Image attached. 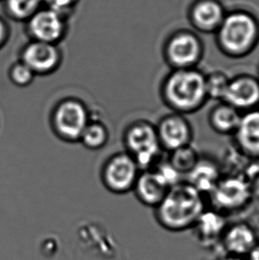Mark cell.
Wrapping results in <instances>:
<instances>
[{
  "mask_svg": "<svg viewBox=\"0 0 259 260\" xmlns=\"http://www.w3.org/2000/svg\"><path fill=\"white\" fill-rule=\"evenodd\" d=\"M240 112L259 108V79L250 74H239L230 78L224 101Z\"/></svg>",
  "mask_w": 259,
  "mask_h": 260,
  "instance_id": "obj_12",
  "label": "cell"
},
{
  "mask_svg": "<svg viewBox=\"0 0 259 260\" xmlns=\"http://www.w3.org/2000/svg\"><path fill=\"white\" fill-rule=\"evenodd\" d=\"M50 5V8L56 11L59 14H61L62 11L70 9V7H74V5L77 3V0H47Z\"/></svg>",
  "mask_w": 259,
  "mask_h": 260,
  "instance_id": "obj_25",
  "label": "cell"
},
{
  "mask_svg": "<svg viewBox=\"0 0 259 260\" xmlns=\"http://www.w3.org/2000/svg\"><path fill=\"white\" fill-rule=\"evenodd\" d=\"M248 260H259V244H256V246L250 250V252L248 254Z\"/></svg>",
  "mask_w": 259,
  "mask_h": 260,
  "instance_id": "obj_27",
  "label": "cell"
},
{
  "mask_svg": "<svg viewBox=\"0 0 259 260\" xmlns=\"http://www.w3.org/2000/svg\"><path fill=\"white\" fill-rule=\"evenodd\" d=\"M202 155L192 144L168 153L167 160L182 178H185L199 162Z\"/></svg>",
  "mask_w": 259,
  "mask_h": 260,
  "instance_id": "obj_20",
  "label": "cell"
},
{
  "mask_svg": "<svg viewBox=\"0 0 259 260\" xmlns=\"http://www.w3.org/2000/svg\"><path fill=\"white\" fill-rule=\"evenodd\" d=\"M224 260H243L241 258V257H236V256H232V257H228Z\"/></svg>",
  "mask_w": 259,
  "mask_h": 260,
  "instance_id": "obj_28",
  "label": "cell"
},
{
  "mask_svg": "<svg viewBox=\"0 0 259 260\" xmlns=\"http://www.w3.org/2000/svg\"><path fill=\"white\" fill-rule=\"evenodd\" d=\"M242 114L225 102H217L209 111L208 123L216 134L233 136L240 123Z\"/></svg>",
  "mask_w": 259,
  "mask_h": 260,
  "instance_id": "obj_15",
  "label": "cell"
},
{
  "mask_svg": "<svg viewBox=\"0 0 259 260\" xmlns=\"http://www.w3.org/2000/svg\"><path fill=\"white\" fill-rule=\"evenodd\" d=\"M204 211L203 193L182 180L172 186L164 200L154 208V217L161 228L181 232L193 228Z\"/></svg>",
  "mask_w": 259,
  "mask_h": 260,
  "instance_id": "obj_2",
  "label": "cell"
},
{
  "mask_svg": "<svg viewBox=\"0 0 259 260\" xmlns=\"http://www.w3.org/2000/svg\"><path fill=\"white\" fill-rule=\"evenodd\" d=\"M35 73L21 60L11 65L8 71V78L17 87H28L35 80Z\"/></svg>",
  "mask_w": 259,
  "mask_h": 260,
  "instance_id": "obj_24",
  "label": "cell"
},
{
  "mask_svg": "<svg viewBox=\"0 0 259 260\" xmlns=\"http://www.w3.org/2000/svg\"><path fill=\"white\" fill-rule=\"evenodd\" d=\"M220 179L219 166L212 159L201 156L195 168L185 177V181L200 193L209 194Z\"/></svg>",
  "mask_w": 259,
  "mask_h": 260,
  "instance_id": "obj_16",
  "label": "cell"
},
{
  "mask_svg": "<svg viewBox=\"0 0 259 260\" xmlns=\"http://www.w3.org/2000/svg\"><path fill=\"white\" fill-rule=\"evenodd\" d=\"M256 21L245 14H232L223 20L217 35V46L230 59H243L252 53L258 41Z\"/></svg>",
  "mask_w": 259,
  "mask_h": 260,
  "instance_id": "obj_3",
  "label": "cell"
},
{
  "mask_svg": "<svg viewBox=\"0 0 259 260\" xmlns=\"http://www.w3.org/2000/svg\"><path fill=\"white\" fill-rule=\"evenodd\" d=\"M193 18L196 27L203 31L218 29L224 20L219 6L211 1L200 4L193 11Z\"/></svg>",
  "mask_w": 259,
  "mask_h": 260,
  "instance_id": "obj_18",
  "label": "cell"
},
{
  "mask_svg": "<svg viewBox=\"0 0 259 260\" xmlns=\"http://www.w3.org/2000/svg\"><path fill=\"white\" fill-rule=\"evenodd\" d=\"M232 137L242 155L259 160V108L242 113L238 127Z\"/></svg>",
  "mask_w": 259,
  "mask_h": 260,
  "instance_id": "obj_13",
  "label": "cell"
},
{
  "mask_svg": "<svg viewBox=\"0 0 259 260\" xmlns=\"http://www.w3.org/2000/svg\"><path fill=\"white\" fill-rule=\"evenodd\" d=\"M223 242L225 249L236 257L248 255L256 245V235L249 225L238 223L225 229Z\"/></svg>",
  "mask_w": 259,
  "mask_h": 260,
  "instance_id": "obj_17",
  "label": "cell"
},
{
  "mask_svg": "<svg viewBox=\"0 0 259 260\" xmlns=\"http://www.w3.org/2000/svg\"><path fill=\"white\" fill-rule=\"evenodd\" d=\"M249 184L240 177H226L219 179L208 196L215 211H237L244 207L250 198Z\"/></svg>",
  "mask_w": 259,
  "mask_h": 260,
  "instance_id": "obj_9",
  "label": "cell"
},
{
  "mask_svg": "<svg viewBox=\"0 0 259 260\" xmlns=\"http://www.w3.org/2000/svg\"><path fill=\"white\" fill-rule=\"evenodd\" d=\"M193 228L205 239H213L225 231V220L219 211H205L200 216Z\"/></svg>",
  "mask_w": 259,
  "mask_h": 260,
  "instance_id": "obj_21",
  "label": "cell"
},
{
  "mask_svg": "<svg viewBox=\"0 0 259 260\" xmlns=\"http://www.w3.org/2000/svg\"><path fill=\"white\" fill-rule=\"evenodd\" d=\"M171 187L154 169L141 171L133 192L140 203L147 207L155 208L164 200Z\"/></svg>",
  "mask_w": 259,
  "mask_h": 260,
  "instance_id": "obj_14",
  "label": "cell"
},
{
  "mask_svg": "<svg viewBox=\"0 0 259 260\" xmlns=\"http://www.w3.org/2000/svg\"><path fill=\"white\" fill-rule=\"evenodd\" d=\"M109 131L101 120L91 118L81 135L79 142L90 150H99L109 142Z\"/></svg>",
  "mask_w": 259,
  "mask_h": 260,
  "instance_id": "obj_19",
  "label": "cell"
},
{
  "mask_svg": "<svg viewBox=\"0 0 259 260\" xmlns=\"http://www.w3.org/2000/svg\"><path fill=\"white\" fill-rule=\"evenodd\" d=\"M42 0H7L8 13L16 20H28L39 10Z\"/></svg>",
  "mask_w": 259,
  "mask_h": 260,
  "instance_id": "obj_23",
  "label": "cell"
},
{
  "mask_svg": "<svg viewBox=\"0 0 259 260\" xmlns=\"http://www.w3.org/2000/svg\"><path fill=\"white\" fill-rule=\"evenodd\" d=\"M123 145L140 171L151 169L161 159L163 149L155 124L147 120L130 123L123 133Z\"/></svg>",
  "mask_w": 259,
  "mask_h": 260,
  "instance_id": "obj_4",
  "label": "cell"
},
{
  "mask_svg": "<svg viewBox=\"0 0 259 260\" xmlns=\"http://www.w3.org/2000/svg\"><path fill=\"white\" fill-rule=\"evenodd\" d=\"M164 60L171 70L198 68L203 59V43L189 32L172 36L165 44Z\"/></svg>",
  "mask_w": 259,
  "mask_h": 260,
  "instance_id": "obj_7",
  "label": "cell"
},
{
  "mask_svg": "<svg viewBox=\"0 0 259 260\" xmlns=\"http://www.w3.org/2000/svg\"><path fill=\"white\" fill-rule=\"evenodd\" d=\"M256 77H257V78H258V79H259V69H258V75H257V76H256Z\"/></svg>",
  "mask_w": 259,
  "mask_h": 260,
  "instance_id": "obj_29",
  "label": "cell"
},
{
  "mask_svg": "<svg viewBox=\"0 0 259 260\" xmlns=\"http://www.w3.org/2000/svg\"><path fill=\"white\" fill-rule=\"evenodd\" d=\"M28 32L33 41L58 45L66 33L63 15L51 8L39 10L28 19Z\"/></svg>",
  "mask_w": 259,
  "mask_h": 260,
  "instance_id": "obj_11",
  "label": "cell"
},
{
  "mask_svg": "<svg viewBox=\"0 0 259 260\" xmlns=\"http://www.w3.org/2000/svg\"><path fill=\"white\" fill-rule=\"evenodd\" d=\"M140 172L135 160L127 152H118L102 166V183L109 192L124 194L133 191Z\"/></svg>",
  "mask_w": 259,
  "mask_h": 260,
  "instance_id": "obj_6",
  "label": "cell"
},
{
  "mask_svg": "<svg viewBox=\"0 0 259 260\" xmlns=\"http://www.w3.org/2000/svg\"><path fill=\"white\" fill-rule=\"evenodd\" d=\"M91 116L84 102L77 98H66L58 102L51 115V126L61 141L79 142Z\"/></svg>",
  "mask_w": 259,
  "mask_h": 260,
  "instance_id": "obj_5",
  "label": "cell"
},
{
  "mask_svg": "<svg viewBox=\"0 0 259 260\" xmlns=\"http://www.w3.org/2000/svg\"><path fill=\"white\" fill-rule=\"evenodd\" d=\"M155 128L163 151L170 153L193 142V125L181 114L171 112L161 116Z\"/></svg>",
  "mask_w": 259,
  "mask_h": 260,
  "instance_id": "obj_8",
  "label": "cell"
},
{
  "mask_svg": "<svg viewBox=\"0 0 259 260\" xmlns=\"http://www.w3.org/2000/svg\"><path fill=\"white\" fill-rule=\"evenodd\" d=\"M159 93L172 112L184 116L198 112L209 102L205 73L198 68L171 70L161 80Z\"/></svg>",
  "mask_w": 259,
  "mask_h": 260,
  "instance_id": "obj_1",
  "label": "cell"
},
{
  "mask_svg": "<svg viewBox=\"0 0 259 260\" xmlns=\"http://www.w3.org/2000/svg\"><path fill=\"white\" fill-rule=\"evenodd\" d=\"M230 78L224 71H214L208 74L205 73V84L209 101L213 100L216 102L224 101Z\"/></svg>",
  "mask_w": 259,
  "mask_h": 260,
  "instance_id": "obj_22",
  "label": "cell"
},
{
  "mask_svg": "<svg viewBox=\"0 0 259 260\" xmlns=\"http://www.w3.org/2000/svg\"><path fill=\"white\" fill-rule=\"evenodd\" d=\"M62 53L58 45L33 41L28 43L20 53V59L36 76H49L62 63Z\"/></svg>",
  "mask_w": 259,
  "mask_h": 260,
  "instance_id": "obj_10",
  "label": "cell"
},
{
  "mask_svg": "<svg viewBox=\"0 0 259 260\" xmlns=\"http://www.w3.org/2000/svg\"><path fill=\"white\" fill-rule=\"evenodd\" d=\"M7 38H8V30H7V26L2 20H0V49L6 45Z\"/></svg>",
  "mask_w": 259,
  "mask_h": 260,
  "instance_id": "obj_26",
  "label": "cell"
}]
</instances>
